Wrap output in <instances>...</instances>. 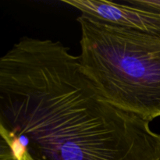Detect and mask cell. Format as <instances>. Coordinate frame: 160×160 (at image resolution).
Returning a JSON list of instances; mask_svg holds the SVG:
<instances>
[{"mask_svg": "<svg viewBox=\"0 0 160 160\" xmlns=\"http://www.w3.org/2000/svg\"><path fill=\"white\" fill-rule=\"evenodd\" d=\"M0 134L34 160H160L150 121L106 101L50 39L23 38L0 59Z\"/></svg>", "mask_w": 160, "mask_h": 160, "instance_id": "6da1fadb", "label": "cell"}, {"mask_svg": "<svg viewBox=\"0 0 160 160\" xmlns=\"http://www.w3.org/2000/svg\"><path fill=\"white\" fill-rule=\"evenodd\" d=\"M83 72L121 110L151 122L160 117V34L104 23L81 14Z\"/></svg>", "mask_w": 160, "mask_h": 160, "instance_id": "7a4b0ae2", "label": "cell"}, {"mask_svg": "<svg viewBox=\"0 0 160 160\" xmlns=\"http://www.w3.org/2000/svg\"><path fill=\"white\" fill-rule=\"evenodd\" d=\"M62 2L78 9L82 15L104 23L160 34V12L153 9L105 0H62Z\"/></svg>", "mask_w": 160, "mask_h": 160, "instance_id": "3957f363", "label": "cell"}, {"mask_svg": "<svg viewBox=\"0 0 160 160\" xmlns=\"http://www.w3.org/2000/svg\"><path fill=\"white\" fill-rule=\"evenodd\" d=\"M1 142L7 145L9 149L10 150L11 154L15 159L14 160H34L23 147L14 141L1 137Z\"/></svg>", "mask_w": 160, "mask_h": 160, "instance_id": "277c9868", "label": "cell"}, {"mask_svg": "<svg viewBox=\"0 0 160 160\" xmlns=\"http://www.w3.org/2000/svg\"><path fill=\"white\" fill-rule=\"evenodd\" d=\"M127 3L151 9L160 12V0H127Z\"/></svg>", "mask_w": 160, "mask_h": 160, "instance_id": "5b68a950", "label": "cell"}]
</instances>
